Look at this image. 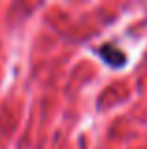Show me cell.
<instances>
[{
	"label": "cell",
	"mask_w": 147,
	"mask_h": 149,
	"mask_svg": "<svg viewBox=\"0 0 147 149\" xmlns=\"http://www.w3.org/2000/svg\"><path fill=\"white\" fill-rule=\"evenodd\" d=\"M98 53H100V57H102L107 64L115 66V68H117V66H125V62H126V55L123 53L119 47H115V45H111V44L102 45V47L98 49Z\"/></svg>",
	"instance_id": "obj_1"
}]
</instances>
